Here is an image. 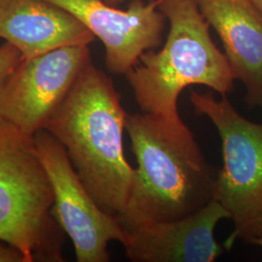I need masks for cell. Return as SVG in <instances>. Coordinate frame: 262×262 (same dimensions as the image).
<instances>
[{"label": "cell", "instance_id": "5bb4252c", "mask_svg": "<svg viewBox=\"0 0 262 262\" xmlns=\"http://www.w3.org/2000/svg\"><path fill=\"white\" fill-rule=\"evenodd\" d=\"M103 1L104 2H106L107 4L111 5V6H118L119 4L124 2L125 0H103Z\"/></svg>", "mask_w": 262, "mask_h": 262}, {"label": "cell", "instance_id": "7c38bea8", "mask_svg": "<svg viewBox=\"0 0 262 262\" xmlns=\"http://www.w3.org/2000/svg\"><path fill=\"white\" fill-rule=\"evenodd\" d=\"M21 58L19 50L8 42L0 47V92Z\"/></svg>", "mask_w": 262, "mask_h": 262}, {"label": "cell", "instance_id": "9a60e30c", "mask_svg": "<svg viewBox=\"0 0 262 262\" xmlns=\"http://www.w3.org/2000/svg\"><path fill=\"white\" fill-rule=\"evenodd\" d=\"M253 3V5L262 12V0H251Z\"/></svg>", "mask_w": 262, "mask_h": 262}, {"label": "cell", "instance_id": "9c48e42d", "mask_svg": "<svg viewBox=\"0 0 262 262\" xmlns=\"http://www.w3.org/2000/svg\"><path fill=\"white\" fill-rule=\"evenodd\" d=\"M229 215L216 200L185 219L125 228L122 244L134 262H213L223 253L214 237L216 225Z\"/></svg>", "mask_w": 262, "mask_h": 262}, {"label": "cell", "instance_id": "2e32d148", "mask_svg": "<svg viewBox=\"0 0 262 262\" xmlns=\"http://www.w3.org/2000/svg\"><path fill=\"white\" fill-rule=\"evenodd\" d=\"M253 245H256V246H259L262 248V239H257L253 242Z\"/></svg>", "mask_w": 262, "mask_h": 262}, {"label": "cell", "instance_id": "277c9868", "mask_svg": "<svg viewBox=\"0 0 262 262\" xmlns=\"http://www.w3.org/2000/svg\"><path fill=\"white\" fill-rule=\"evenodd\" d=\"M53 203L33 136L0 117V241L26 262L63 261V230L51 214Z\"/></svg>", "mask_w": 262, "mask_h": 262}, {"label": "cell", "instance_id": "30bf717a", "mask_svg": "<svg viewBox=\"0 0 262 262\" xmlns=\"http://www.w3.org/2000/svg\"><path fill=\"white\" fill-rule=\"evenodd\" d=\"M221 39L250 107L262 106V12L251 0H195Z\"/></svg>", "mask_w": 262, "mask_h": 262}, {"label": "cell", "instance_id": "ba28073f", "mask_svg": "<svg viewBox=\"0 0 262 262\" xmlns=\"http://www.w3.org/2000/svg\"><path fill=\"white\" fill-rule=\"evenodd\" d=\"M71 13L105 48V66L115 75H125L140 56L160 47L167 20L159 0H131L126 10L103 0H47Z\"/></svg>", "mask_w": 262, "mask_h": 262}, {"label": "cell", "instance_id": "4fadbf2b", "mask_svg": "<svg viewBox=\"0 0 262 262\" xmlns=\"http://www.w3.org/2000/svg\"><path fill=\"white\" fill-rule=\"evenodd\" d=\"M0 262H26V258L14 247L0 245Z\"/></svg>", "mask_w": 262, "mask_h": 262}, {"label": "cell", "instance_id": "52a82bcc", "mask_svg": "<svg viewBox=\"0 0 262 262\" xmlns=\"http://www.w3.org/2000/svg\"><path fill=\"white\" fill-rule=\"evenodd\" d=\"M90 61L89 45L21 58L0 92V117L33 136L45 128Z\"/></svg>", "mask_w": 262, "mask_h": 262}, {"label": "cell", "instance_id": "7a4b0ae2", "mask_svg": "<svg viewBox=\"0 0 262 262\" xmlns=\"http://www.w3.org/2000/svg\"><path fill=\"white\" fill-rule=\"evenodd\" d=\"M127 115L112 80L90 61L44 128L64 147L88 191L111 215L124 211L135 177L123 151Z\"/></svg>", "mask_w": 262, "mask_h": 262}, {"label": "cell", "instance_id": "8fae6325", "mask_svg": "<svg viewBox=\"0 0 262 262\" xmlns=\"http://www.w3.org/2000/svg\"><path fill=\"white\" fill-rule=\"evenodd\" d=\"M0 38L23 58L96 39L71 13L47 0H0Z\"/></svg>", "mask_w": 262, "mask_h": 262}, {"label": "cell", "instance_id": "3957f363", "mask_svg": "<svg viewBox=\"0 0 262 262\" xmlns=\"http://www.w3.org/2000/svg\"><path fill=\"white\" fill-rule=\"evenodd\" d=\"M159 9L169 26L165 43L144 53L125 76L143 112L179 121V96L186 88L205 85L227 95L236 79L195 0H159Z\"/></svg>", "mask_w": 262, "mask_h": 262}, {"label": "cell", "instance_id": "6da1fadb", "mask_svg": "<svg viewBox=\"0 0 262 262\" xmlns=\"http://www.w3.org/2000/svg\"><path fill=\"white\" fill-rule=\"evenodd\" d=\"M137 168L124 211L122 228L178 221L215 200V175L182 120L148 113L127 115Z\"/></svg>", "mask_w": 262, "mask_h": 262}, {"label": "cell", "instance_id": "5b68a950", "mask_svg": "<svg viewBox=\"0 0 262 262\" xmlns=\"http://www.w3.org/2000/svg\"><path fill=\"white\" fill-rule=\"evenodd\" d=\"M190 102L222 140L224 164L215 177V199L234 225L224 247L230 250L238 239L253 244L262 239V123L242 116L226 94L216 99L212 92L191 91Z\"/></svg>", "mask_w": 262, "mask_h": 262}, {"label": "cell", "instance_id": "8992f818", "mask_svg": "<svg viewBox=\"0 0 262 262\" xmlns=\"http://www.w3.org/2000/svg\"><path fill=\"white\" fill-rule=\"evenodd\" d=\"M38 157L54 194L51 214L68 235L78 262H108V244H123L125 233L118 216L103 211L76 173L64 147L46 129L33 135Z\"/></svg>", "mask_w": 262, "mask_h": 262}]
</instances>
